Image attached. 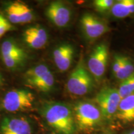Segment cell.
I'll list each match as a JSON object with an SVG mask.
<instances>
[{
    "label": "cell",
    "instance_id": "7402d4cb",
    "mask_svg": "<svg viewBox=\"0 0 134 134\" xmlns=\"http://www.w3.org/2000/svg\"><path fill=\"white\" fill-rule=\"evenodd\" d=\"M122 59V55H115L114 56V62L113 63V66H112L113 74L114 75L119 71L120 66H121Z\"/></svg>",
    "mask_w": 134,
    "mask_h": 134
},
{
    "label": "cell",
    "instance_id": "3957f363",
    "mask_svg": "<svg viewBox=\"0 0 134 134\" xmlns=\"http://www.w3.org/2000/svg\"><path fill=\"white\" fill-rule=\"evenodd\" d=\"M94 80L85 66L83 60L81 59L70 75L66 82V89L71 94L84 96L93 90L94 85Z\"/></svg>",
    "mask_w": 134,
    "mask_h": 134
},
{
    "label": "cell",
    "instance_id": "d6986e66",
    "mask_svg": "<svg viewBox=\"0 0 134 134\" xmlns=\"http://www.w3.org/2000/svg\"><path fill=\"white\" fill-rule=\"evenodd\" d=\"M1 58H2L3 63L8 69L15 70L18 69L24 64L27 58L14 56H5L1 57Z\"/></svg>",
    "mask_w": 134,
    "mask_h": 134
},
{
    "label": "cell",
    "instance_id": "44dd1931",
    "mask_svg": "<svg viewBox=\"0 0 134 134\" xmlns=\"http://www.w3.org/2000/svg\"><path fill=\"white\" fill-rule=\"evenodd\" d=\"M13 29V26L8 19L0 14V38L8 31Z\"/></svg>",
    "mask_w": 134,
    "mask_h": 134
},
{
    "label": "cell",
    "instance_id": "6da1fadb",
    "mask_svg": "<svg viewBox=\"0 0 134 134\" xmlns=\"http://www.w3.org/2000/svg\"><path fill=\"white\" fill-rule=\"evenodd\" d=\"M41 113L48 126L59 134H74L76 130L73 110L61 102L46 103Z\"/></svg>",
    "mask_w": 134,
    "mask_h": 134
},
{
    "label": "cell",
    "instance_id": "e0dca14e",
    "mask_svg": "<svg viewBox=\"0 0 134 134\" xmlns=\"http://www.w3.org/2000/svg\"><path fill=\"white\" fill-rule=\"evenodd\" d=\"M134 74V65L130 60L122 55V65L119 70L114 76L117 79L124 81Z\"/></svg>",
    "mask_w": 134,
    "mask_h": 134
},
{
    "label": "cell",
    "instance_id": "9c48e42d",
    "mask_svg": "<svg viewBox=\"0 0 134 134\" xmlns=\"http://www.w3.org/2000/svg\"><path fill=\"white\" fill-rule=\"evenodd\" d=\"M46 16L55 26L60 28L66 27L71 18V10L62 1H53L47 7Z\"/></svg>",
    "mask_w": 134,
    "mask_h": 134
},
{
    "label": "cell",
    "instance_id": "277c9868",
    "mask_svg": "<svg viewBox=\"0 0 134 134\" xmlns=\"http://www.w3.org/2000/svg\"><path fill=\"white\" fill-rule=\"evenodd\" d=\"M24 78L27 85L38 91L48 93L54 88L55 77L45 64L31 67L25 73Z\"/></svg>",
    "mask_w": 134,
    "mask_h": 134
},
{
    "label": "cell",
    "instance_id": "8fae6325",
    "mask_svg": "<svg viewBox=\"0 0 134 134\" xmlns=\"http://www.w3.org/2000/svg\"><path fill=\"white\" fill-rule=\"evenodd\" d=\"M29 122L23 117H5L0 125V134H32Z\"/></svg>",
    "mask_w": 134,
    "mask_h": 134
},
{
    "label": "cell",
    "instance_id": "ba28073f",
    "mask_svg": "<svg viewBox=\"0 0 134 134\" xmlns=\"http://www.w3.org/2000/svg\"><path fill=\"white\" fill-rule=\"evenodd\" d=\"M80 24L84 35L90 41H94L109 31L106 22L91 13L84 14Z\"/></svg>",
    "mask_w": 134,
    "mask_h": 134
},
{
    "label": "cell",
    "instance_id": "603a6c76",
    "mask_svg": "<svg viewBox=\"0 0 134 134\" xmlns=\"http://www.w3.org/2000/svg\"><path fill=\"white\" fill-rule=\"evenodd\" d=\"M125 134H134V129L129 130V131H127Z\"/></svg>",
    "mask_w": 134,
    "mask_h": 134
},
{
    "label": "cell",
    "instance_id": "cb8c5ba5",
    "mask_svg": "<svg viewBox=\"0 0 134 134\" xmlns=\"http://www.w3.org/2000/svg\"><path fill=\"white\" fill-rule=\"evenodd\" d=\"M1 83H2V76H1V75L0 74V86H1Z\"/></svg>",
    "mask_w": 134,
    "mask_h": 134
},
{
    "label": "cell",
    "instance_id": "30bf717a",
    "mask_svg": "<svg viewBox=\"0 0 134 134\" xmlns=\"http://www.w3.org/2000/svg\"><path fill=\"white\" fill-rule=\"evenodd\" d=\"M6 13L11 24H26L34 18L32 10L21 1H14L9 4L6 9Z\"/></svg>",
    "mask_w": 134,
    "mask_h": 134
},
{
    "label": "cell",
    "instance_id": "52a82bcc",
    "mask_svg": "<svg viewBox=\"0 0 134 134\" xmlns=\"http://www.w3.org/2000/svg\"><path fill=\"white\" fill-rule=\"evenodd\" d=\"M108 60V48L105 43L95 46L90 55L88 68L94 79L99 81L103 78L106 70Z\"/></svg>",
    "mask_w": 134,
    "mask_h": 134
},
{
    "label": "cell",
    "instance_id": "d4e9b609",
    "mask_svg": "<svg viewBox=\"0 0 134 134\" xmlns=\"http://www.w3.org/2000/svg\"><path fill=\"white\" fill-rule=\"evenodd\" d=\"M104 134H111V133H104Z\"/></svg>",
    "mask_w": 134,
    "mask_h": 134
},
{
    "label": "cell",
    "instance_id": "4fadbf2b",
    "mask_svg": "<svg viewBox=\"0 0 134 134\" xmlns=\"http://www.w3.org/2000/svg\"><path fill=\"white\" fill-rule=\"evenodd\" d=\"M23 39L30 48L35 50L41 49L47 43L48 34L46 29L41 26H33L25 30Z\"/></svg>",
    "mask_w": 134,
    "mask_h": 134
},
{
    "label": "cell",
    "instance_id": "7a4b0ae2",
    "mask_svg": "<svg viewBox=\"0 0 134 134\" xmlns=\"http://www.w3.org/2000/svg\"><path fill=\"white\" fill-rule=\"evenodd\" d=\"M73 114L76 129L90 132L98 127L102 122L101 113L96 104L83 100L75 104Z\"/></svg>",
    "mask_w": 134,
    "mask_h": 134
},
{
    "label": "cell",
    "instance_id": "7c38bea8",
    "mask_svg": "<svg viewBox=\"0 0 134 134\" xmlns=\"http://www.w3.org/2000/svg\"><path fill=\"white\" fill-rule=\"evenodd\" d=\"M74 54V48L70 43H61L55 48L52 53L53 59L59 71L64 72L69 69L73 62Z\"/></svg>",
    "mask_w": 134,
    "mask_h": 134
},
{
    "label": "cell",
    "instance_id": "ac0fdd59",
    "mask_svg": "<svg viewBox=\"0 0 134 134\" xmlns=\"http://www.w3.org/2000/svg\"><path fill=\"white\" fill-rule=\"evenodd\" d=\"M118 91L121 98L134 94V74L122 81Z\"/></svg>",
    "mask_w": 134,
    "mask_h": 134
},
{
    "label": "cell",
    "instance_id": "8992f818",
    "mask_svg": "<svg viewBox=\"0 0 134 134\" xmlns=\"http://www.w3.org/2000/svg\"><path fill=\"white\" fill-rule=\"evenodd\" d=\"M121 99L117 89L106 87L99 92L96 102L103 118L110 119L115 115Z\"/></svg>",
    "mask_w": 134,
    "mask_h": 134
},
{
    "label": "cell",
    "instance_id": "2e32d148",
    "mask_svg": "<svg viewBox=\"0 0 134 134\" xmlns=\"http://www.w3.org/2000/svg\"><path fill=\"white\" fill-rule=\"evenodd\" d=\"M1 57L14 56L27 58L26 52L14 40L9 38L3 42L1 46Z\"/></svg>",
    "mask_w": 134,
    "mask_h": 134
},
{
    "label": "cell",
    "instance_id": "5b68a950",
    "mask_svg": "<svg viewBox=\"0 0 134 134\" xmlns=\"http://www.w3.org/2000/svg\"><path fill=\"white\" fill-rule=\"evenodd\" d=\"M34 96L26 90H13L9 91L3 97L1 106L11 113L26 111L32 108Z\"/></svg>",
    "mask_w": 134,
    "mask_h": 134
},
{
    "label": "cell",
    "instance_id": "ffe728a7",
    "mask_svg": "<svg viewBox=\"0 0 134 134\" xmlns=\"http://www.w3.org/2000/svg\"><path fill=\"white\" fill-rule=\"evenodd\" d=\"M115 1L113 0H96L93 4L96 9L99 13H105L113 7Z\"/></svg>",
    "mask_w": 134,
    "mask_h": 134
},
{
    "label": "cell",
    "instance_id": "9a60e30c",
    "mask_svg": "<svg viewBox=\"0 0 134 134\" xmlns=\"http://www.w3.org/2000/svg\"><path fill=\"white\" fill-rule=\"evenodd\" d=\"M111 13L115 18L122 19L134 13V0H120L111 8Z\"/></svg>",
    "mask_w": 134,
    "mask_h": 134
},
{
    "label": "cell",
    "instance_id": "5bb4252c",
    "mask_svg": "<svg viewBox=\"0 0 134 134\" xmlns=\"http://www.w3.org/2000/svg\"><path fill=\"white\" fill-rule=\"evenodd\" d=\"M115 115L124 122H134V94L121 99Z\"/></svg>",
    "mask_w": 134,
    "mask_h": 134
}]
</instances>
